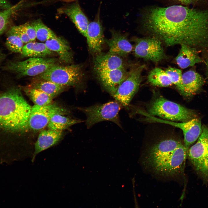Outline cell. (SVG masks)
<instances>
[{
	"label": "cell",
	"mask_w": 208,
	"mask_h": 208,
	"mask_svg": "<svg viewBox=\"0 0 208 208\" xmlns=\"http://www.w3.org/2000/svg\"><path fill=\"white\" fill-rule=\"evenodd\" d=\"M31 25L35 30L36 38L41 42H45L57 37L53 32L45 25L40 19L33 22Z\"/></svg>",
	"instance_id": "27"
},
{
	"label": "cell",
	"mask_w": 208,
	"mask_h": 208,
	"mask_svg": "<svg viewBox=\"0 0 208 208\" xmlns=\"http://www.w3.org/2000/svg\"><path fill=\"white\" fill-rule=\"evenodd\" d=\"M62 131L48 129L40 133L34 145L32 161L33 162L39 153L57 143L61 139Z\"/></svg>",
	"instance_id": "15"
},
{
	"label": "cell",
	"mask_w": 208,
	"mask_h": 208,
	"mask_svg": "<svg viewBox=\"0 0 208 208\" xmlns=\"http://www.w3.org/2000/svg\"><path fill=\"white\" fill-rule=\"evenodd\" d=\"M147 79L149 83L155 86L166 87L173 84L165 71L158 67L151 70L148 74Z\"/></svg>",
	"instance_id": "25"
},
{
	"label": "cell",
	"mask_w": 208,
	"mask_h": 208,
	"mask_svg": "<svg viewBox=\"0 0 208 208\" xmlns=\"http://www.w3.org/2000/svg\"><path fill=\"white\" fill-rule=\"evenodd\" d=\"M132 40L135 42L133 50L136 57L157 63L166 58L162 42L157 38L151 36Z\"/></svg>",
	"instance_id": "10"
},
{
	"label": "cell",
	"mask_w": 208,
	"mask_h": 208,
	"mask_svg": "<svg viewBox=\"0 0 208 208\" xmlns=\"http://www.w3.org/2000/svg\"><path fill=\"white\" fill-rule=\"evenodd\" d=\"M43 80L49 81L65 87L76 86L83 76L81 66L72 64L66 66L55 65L40 75Z\"/></svg>",
	"instance_id": "6"
},
{
	"label": "cell",
	"mask_w": 208,
	"mask_h": 208,
	"mask_svg": "<svg viewBox=\"0 0 208 208\" xmlns=\"http://www.w3.org/2000/svg\"><path fill=\"white\" fill-rule=\"evenodd\" d=\"M21 26L28 36L31 41H35L36 38V32L35 29L31 24L25 23Z\"/></svg>",
	"instance_id": "32"
},
{
	"label": "cell",
	"mask_w": 208,
	"mask_h": 208,
	"mask_svg": "<svg viewBox=\"0 0 208 208\" xmlns=\"http://www.w3.org/2000/svg\"><path fill=\"white\" fill-rule=\"evenodd\" d=\"M188 150L181 141L165 139L149 148L143 162L156 175L175 177L183 173Z\"/></svg>",
	"instance_id": "2"
},
{
	"label": "cell",
	"mask_w": 208,
	"mask_h": 208,
	"mask_svg": "<svg viewBox=\"0 0 208 208\" xmlns=\"http://www.w3.org/2000/svg\"><path fill=\"white\" fill-rule=\"evenodd\" d=\"M55 58L31 57L22 61L9 62L7 69L14 72L18 77L34 76L43 73L55 65Z\"/></svg>",
	"instance_id": "9"
},
{
	"label": "cell",
	"mask_w": 208,
	"mask_h": 208,
	"mask_svg": "<svg viewBox=\"0 0 208 208\" xmlns=\"http://www.w3.org/2000/svg\"><path fill=\"white\" fill-rule=\"evenodd\" d=\"M144 65L131 67L126 79L112 95L123 106L127 107L138 90L142 81Z\"/></svg>",
	"instance_id": "8"
},
{
	"label": "cell",
	"mask_w": 208,
	"mask_h": 208,
	"mask_svg": "<svg viewBox=\"0 0 208 208\" xmlns=\"http://www.w3.org/2000/svg\"><path fill=\"white\" fill-rule=\"evenodd\" d=\"M187 127L183 133L184 144L188 150L200 136L202 132V126L200 120L196 118L187 121Z\"/></svg>",
	"instance_id": "21"
},
{
	"label": "cell",
	"mask_w": 208,
	"mask_h": 208,
	"mask_svg": "<svg viewBox=\"0 0 208 208\" xmlns=\"http://www.w3.org/2000/svg\"><path fill=\"white\" fill-rule=\"evenodd\" d=\"M94 69L96 72L111 70L125 67L121 57L116 55L102 53L95 55Z\"/></svg>",
	"instance_id": "18"
},
{
	"label": "cell",
	"mask_w": 208,
	"mask_h": 208,
	"mask_svg": "<svg viewBox=\"0 0 208 208\" xmlns=\"http://www.w3.org/2000/svg\"><path fill=\"white\" fill-rule=\"evenodd\" d=\"M175 60L181 68L185 69L203 62L195 48L186 44H181Z\"/></svg>",
	"instance_id": "19"
},
{
	"label": "cell",
	"mask_w": 208,
	"mask_h": 208,
	"mask_svg": "<svg viewBox=\"0 0 208 208\" xmlns=\"http://www.w3.org/2000/svg\"><path fill=\"white\" fill-rule=\"evenodd\" d=\"M169 79L181 93L182 90V77L181 70L175 68L168 67L165 70Z\"/></svg>",
	"instance_id": "29"
},
{
	"label": "cell",
	"mask_w": 208,
	"mask_h": 208,
	"mask_svg": "<svg viewBox=\"0 0 208 208\" xmlns=\"http://www.w3.org/2000/svg\"><path fill=\"white\" fill-rule=\"evenodd\" d=\"M205 62L206 65V71L207 77L208 80V57L206 58Z\"/></svg>",
	"instance_id": "35"
},
{
	"label": "cell",
	"mask_w": 208,
	"mask_h": 208,
	"mask_svg": "<svg viewBox=\"0 0 208 208\" xmlns=\"http://www.w3.org/2000/svg\"><path fill=\"white\" fill-rule=\"evenodd\" d=\"M52 53L45 43L30 42L23 46L21 54L23 57H44Z\"/></svg>",
	"instance_id": "22"
},
{
	"label": "cell",
	"mask_w": 208,
	"mask_h": 208,
	"mask_svg": "<svg viewBox=\"0 0 208 208\" xmlns=\"http://www.w3.org/2000/svg\"><path fill=\"white\" fill-rule=\"evenodd\" d=\"M17 5L0 11V35L6 29L12 16L17 9Z\"/></svg>",
	"instance_id": "30"
},
{
	"label": "cell",
	"mask_w": 208,
	"mask_h": 208,
	"mask_svg": "<svg viewBox=\"0 0 208 208\" xmlns=\"http://www.w3.org/2000/svg\"><path fill=\"white\" fill-rule=\"evenodd\" d=\"M204 83V79L200 74L193 70H188L182 74L181 93L186 97L191 96L199 91Z\"/></svg>",
	"instance_id": "17"
},
{
	"label": "cell",
	"mask_w": 208,
	"mask_h": 208,
	"mask_svg": "<svg viewBox=\"0 0 208 208\" xmlns=\"http://www.w3.org/2000/svg\"><path fill=\"white\" fill-rule=\"evenodd\" d=\"M31 108L18 88L0 94V139H12L27 131Z\"/></svg>",
	"instance_id": "3"
},
{
	"label": "cell",
	"mask_w": 208,
	"mask_h": 208,
	"mask_svg": "<svg viewBox=\"0 0 208 208\" xmlns=\"http://www.w3.org/2000/svg\"><path fill=\"white\" fill-rule=\"evenodd\" d=\"M111 38L105 39V42L109 47L108 53L125 57L130 53L133 47L125 34L114 30H111Z\"/></svg>",
	"instance_id": "14"
},
{
	"label": "cell",
	"mask_w": 208,
	"mask_h": 208,
	"mask_svg": "<svg viewBox=\"0 0 208 208\" xmlns=\"http://www.w3.org/2000/svg\"><path fill=\"white\" fill-rule=\"evenodd\" d=\"M129 71L125 67L96 72L98 78L104 88L112 96L127 77Z\"/></svg>",
	"instance_id": "12"
},
{
	"label": "cell",
	"mask_w": 208,
	"mask_h": 208,
	"mask_svg": "<svg viewBox=\"0 0 208 208\" xmlns=\"http://www.w3.org/2000/svg\"><path fill=\"white\" fill-rule=\"evenodd\" d=\"M64 115L61 114L54 115L47 126L48 129L62 131L73 125L83 121L81 120L70 118Z\"/></svg>",
	"instance_id": "24"
},
{
	"label": "cell",
	"mask_w": 208,
	"mask_h": 208,
	"mask_svg": "<svg viewBox=\"0 0 208 208\" xmlns=\"http://www.w3.org/2000/svg\"><path fill=\"white\" fill-rule=\"evenodd\" d=\"M122 105L117 101H110L101 104L79 108L87 117L86 124L88 128L103 121H110L122 128L118 113Z\"/></svg>",
	"instance_id": "7"
},
{
	"label": "cell",
	"mask_w": 208,
	"mask_h": 208,
	"mask_svg": "<svg viewBox=\"0 0 208 208\" xmlns=\"http://www.w3.org/2000/svg\"><path fill=\"white\" fill-rule=\"evenodd\" d=\"M45 44L49 50L58 54L62 62L69 63L72 61V54L68 44L64 39L57 36L47 40Z\"/></svg>",
	"instance_id": "20"
},
{
	"label": "cell",
	"mask_w": 208,
	"mask_h": 208,
	"mask_svg": "<svg viewBox=\"0 0 208 208\" xmlns=\"http://www.w3.org/2000/svg\"><path fill=\"white\" fill-rule=\"evenodd\" d=\"M44 80V81L34 82L27 87L41 91L50 96L53 99L63 92L66 88V87L51 81Z\"/></svg>",
	"instance_id": "23"
},
{
	"label": "cell",
	"mask_w": 208,
	"mask_h": 208,
	"mask_svg": "<svg viewBox=\"0 0 208 208\" xmlns=\"http://www.w3.org/2000/svg\"><path fill=\"white\" fill-rule=\"evenodd\" d=\"M4 57V55L0 51V62Z\"/></svg>",
	"instance_id": "36"
},
{
	"label": "cell",
	"mask_w": 208,
	"mask_h": 208,
	"mask_svg": "<svg viewBox=\"0 0 208 208\" xmlns=\"http://www.w3.org/2000/svg\"><path fill=\"white\" fill-rule=\"evenodd\" d=\"M7 35L5 44L8 48L12 52L21 54L24 43L20 38L10 29Z\"/></svg>",
	"instance_id": "28"
},
{
	"label": "cell",
	"mask_w": 208,
	"mask_h": 208,
	"mask_svg": "<svg viewBox=\"0 0 208 208\" xmlns=\"http://www.w3.org/2000/svg\"><path fill=\"white\" fill-rule=\"evenodd\" d=\"M187 156L197 173L208 183V126H202L201 133L196 142L188 149Z\"/></svg>",
	"instance_id": "5"
},
{
	"label": "cell",
	"mask_w": 208,
	"mask_h": 208,
	"mask_svg": "<svg viewBox=\"0 0 208 208\" xmlns=\"http://www.w3.org/2000/svg\"><path fill=\"white\" fill-rule=\"evenodd\" d=\"M148 113L163 119L175 122H186L196 116L192 110L162 96L158 97L151 103Z\"/></svg>",
	"instance_id": "4"
},
{
	"label": "cell",
	"mask_w": 208,
	"mask_h": 208,
	"mask_svg": "<svg viewBox=\"0 0 208 208\" xmlns=\"http://www.w3.org/2000/svg\"><path fill=\"white\" fill-rule=\"evenodd\" d=\"M10 29L19 36L24 43L26 44L31 42L21 25L12 26Z\"/></svg>",
	"instance_id": "31"
},
{
	"label": "cell",
	"mask_w": 208,
	"mask_h": 208,
	"mask_svg": "<svg viewBox=\"0 0 208 208\" xmlns=\"http://www.w3.org/2000/svg\"><path fill=\"white\" fill-rule=\"evenodd\" d=\"M97 18L89 23L86 36L89 49L95 55L101 52L105 42L103 28L99 18Z\"/></svg>",
	"instance_id": "13"
},
{
	"label": "cell",
	"mask_w": 208,
	"mask_h": 208,
	"mask_svg": "<svg viewBox=\"0 0 208 208\" xmlns=\"http://www.w3.org/2000/svg\"><path fill=\"white\" fill-rule=\"evenodd\" d=\"M143 25L151 36L167 46L186 44L197 50L208 44V11L181 5L148 9Z\"/></svg>",
	"instance_id": "1"
},
{
	"label": "cell",
	"mask_w": 208,
	"mask_h": 208,
	"mask_svg": "<svg viewBox=\"0 0 208 208\" xmlns=\"http://www.w3.org/2000/svg\"><path fill=\"white\" fill-rule=\"evenodd\" d=\"M67 113L65 109L53 103L42 106L34 105L31 108L28 121L29 129L36 131L42 129L47 126L54 115Z\"/></svg>",
	"instance_id": "11"
},
{
	"label": "cell",
	"mask_w": 208,
	"mask_h": 208,
	"mask_svg": "<svg viewBox=\"0 0 208 208\" xmlns=\"http://www.w3.org/2000/svg\"><path fill=\"white\" fill-rule=\"evenodd\" d=\"M181 3L184 5H188L195 2L197 0H177Z\"/></svg>",
	"instance_id": "34"
},
{
	"label": "cell",
	"mask_w": 208,
	"mask_h": 208,
	"mask_svg": "<svg viewBox=\"0 0 208 208\" xmlns=\"http://www.w3.org/2000/svg\"><path fill=\"white\" fill-rule=\"evenodd\" d=\"M12 6L7 0H0V7L4 10L11 8Z\"/></svg>",
	"instance_id": "33"
},
{
	"label": "cell",
	"mask_w": 208,
	"mask_h": 208,
	"mask_svg": "<svg viewBox=\"0 0 208 208\" xmlns=\"http://www.w3.org/2000/svg\"><path fill=\"white\" fill-rule=\"evenodd\" d=\"M64 1L66 2H69L73 1L75 0H63Z\"/></svg>",
	"instance_id": "37"
},
{
	"label": "cell",
	"mask_w": 208,
	"mask_h": 208,
	"mask_svg": "<svg viewBox=\"0 0 208 208\" xmlns=\"http://www.w3.org/2000/svg\"><path fill=\"white\" fill-rule=\"evenodd\" d=\"M61 13L67 15L72 20L79 32L86 37L88 20L77 2L59 10Z\"/></svg>",
	"instance_id": "16"
},
{
	"label": "cell",
	"mask_w": 208,
	"mask_h": 208,
	"mask_svg": "<svg viewBox=\"0 0 208 208\" xmlns=\"http://www.w3.org/2000/svg\"><path fill=\"white\" fill-rule=\"evenodd\" d=\"M23 90L35 105L42 106L53 103V99L41 91L28 87L24 88Z\"/></svg>",
	"instance_id": "26"
}]
</instances>
